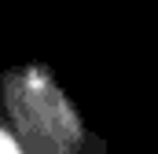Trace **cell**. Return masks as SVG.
<instances>
[{
    "label": "cell",
    "instance_id": "cell-1",
    "mask_svg": "<svg viewBox=\"0 0 158 154\" xmlns=\"http://www.w3.org/2000/svg\"><path fill=\"white\" fill-rule=\"evenodd\" d=\"M0 154H22V151L15 147V140H11V136H4V132H0Z\"/></svg>",
    "mask_w": 158,
    "mask_h": 154
}]
</instances>
